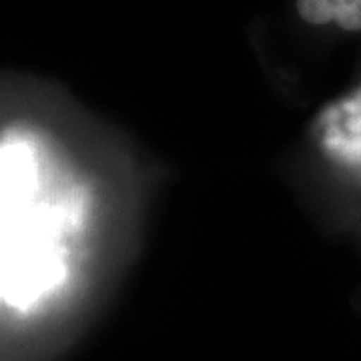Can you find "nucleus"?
<instances>
[{"label": "nucleus", "instance_id": "obj_1", "mask_svg": "<svg viewBox=\"0 0 361 361\" xmlns=\"http://www.w3.org/2000/svg\"><path fill=\"white\" fill-rule=\"evenodd\" d=\"M40 155L28 145L2 147V297L28 307L65 279L66 211L40 201Z\"/></svg>", "mask_w": 361, "mask_h": 361}, {"label": "nucleus", "instance_id": "obj_2", "mask_svg": "<svg viewBox=\"0 0 361 361\" xmlns=\"http://www.w3.org/2000/svg\"><path fill=\"white\" fill-rule=\"evenodd\" d=\"M313 141L336 167L361 180V89L323 109L313 121Z\"/></svg>", "mask_w": 361, "mask_h": 361}, {"label": "nucleus", "instance_id": "obj_3", "mask_svg": "<svg viewBox=\"0 0 361 361\" xmlns=\"http://www.w3.org/2000/svg\"><path fill=\"white\" fill-rule=\"evenodd\" d=\"M297 13L310 25L361 30V0H297Z\"/></svg>", "mask_w": 361, "mask_h": 361}]
</instances>
